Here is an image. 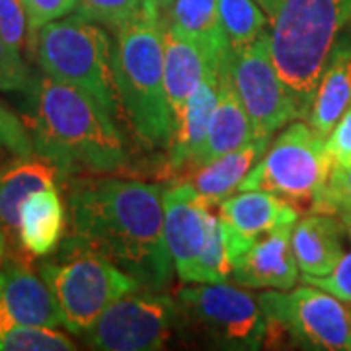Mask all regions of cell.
<instances>
[{
  "instance_id": "obj_1",
  "label": "cell",
  "mask_w": 351,
  "mask_h": 351,
  "mask_svg": "<svg viewBox=\"0 0 351 351\" xmlns=\"http://www.w3.org/2000/svg\"><path fill=\"white\" fill-rule=\"evenodd\" d=\"M162 193V186L141 180H76L66 237L104 254L138 285L162 291L176 271L164 239Z\"/></svg>"
},
{
  "instance_id": "obj_2",
  "label": "cell",
  "mask_w": 351,
  "mask_h": 351,
  "mask_svg": "<svg viewBox=\"0 0 351 351\" xmlns=\"http://www.w3.org/2000/svg\"><path fill=\"white\" fill-rule=\"evenodd\" d=\"M34 151L55 164L63 176L117 172L129 164L125 141L115 117L82 90L41 76L32 86Z\"/></svg>"
},
{
  "instance_id": "obj_3",
  "label": "cell",
  "mask_w": 351,
  "mask_h": 351,
  "mask_svg": "<svg viewBox=\"0 0 351 351\" xmlns=\"http://www.w3.org/2000/svg\"><path fill=\"white\" fill-rule=\"evenodd\" d=\"M112 75L117 101L135 137L149 149L170 147L174 119L164 84L160 14L145 10L113 29Z\"/></svg>"
},
{
  "instance_id": "obj_4",
  "label": "cell",
  "mask_w": 351,
  "mask_h": 351,
  "mask_svg": "<svg viewBox=\"0 0 351 351\" xmlns=\"http://www.w3.org/2000/svg\"><path fill=\"white\" fill-rule=\"evenodd\" d=\"M350 20L351 0H279L269 49L297 119H306L328 55Z\"/></svg>"
},
{
  "instance_id": "obj_5",
  "label": "cell",
  "mask_w": 351,
  "mask_h": 351,
  "mask_svg": "<svg viewBox=\"0 0 351 351\" xmlns=\"http://www.w3.org/2000/svg\"><path fill=\"white\" fill-rule=\"evenodd\" d=\"M51 256L38 271L55 297L63 326L76 336H84L113 301L141 287L104 254L71 237Z\"/></svg>"
},
{
  "instance_id": "obj_6",
  "label": "cell",
  "mask_w": 351,
  "mask_h": 351,
  "mask_svg": "<svg viewBox=\"0 0 351 351\" xmlns=\"http://www.w3.org/2000/svg\"><path fill=\"white\" fill-rule=\"evenodd\" d=\"M34 51L43 75L82 90L113 117L117 115L112 39L104 25L78 14L53 20L39 27Z\"/></svg>"
},
{
  "instance_id": "obj_7",
  "label": "cell",
  "mask_w": 351,
  "mask_h": 351,
  "mask_svg": "<svg viewBox=\"0 0 351 351\" xmlns=\"http://www.w3.org/2000/svg\"><path fill=\"white\" fill-rule=\"evenodd\" d=\"M330 172L332 156L328 152L326 135L302 119H293L269 143L262 158L242 180L239 191H271L297 209L301 205L306 213L316 195L326 188Z\"/></svg>"
},
{
  "instance_id": "obj_8",
  "label": "cell",
  "mask_w": 351,
  "mask_h": 351,
  "mask_svg": "<svg viewBox=\"0 0 351 351\" xmlns=\"http://www.w3.org/2000/svg\"><path fill=\"white\" fill-rule=\"evenodd\" d=\"M267 320L265 341H289L318 351H351V306L316 285L256 295Z\"/></svg>"
},
{
  "instance_id": "obj_9",
  "label": "cell",
  "mask_w": 351,
  "mask_h": 351,
  "mask_svg": "<svg viewBox=\"0 0 351 351\" xmlns=\"http://www.w3.org/2000/svg\"><path fill=\"white\" fill-rule=\"evenodd\" d=\"M180 320L197 328L211 343L254 351L265 343L267 320L258 297L237 285L193 283L176 291Z\"/></svg>"
},
{
  "instance_id": "obj_10",
  "label": "cell",
  "mask_w": 351,
  "mask_h": 351,
  "mask_svg": "<svg viewBox=\"0 0 351 351\" xmlns=\"http://www.w3.org/2000/svg\"><path fill=\"white\" fill-rule=\"evenodd\" d=\"M180 311L160 289L137 287L113 301L82 336L100 351H156L172 339Z\"/></svg>"
},
{
  "instance_id": "obj_11",
  "label": "cell",
  "mask_w": 351,
  "mask_h": 351,
  "mask_svg": "<svg viewBox=\"0 0 351 351\" xmlns=\"http://www.w3.org/2000/svg\"><path fill=\"white\" fill-rule=\"evenodd\" d=\"M223 66L250 117L254 137L274 138L279 129L297 119L295 104L271 59L269 29L246 47L226 51Z\"/></svg>"
},
{
  "instance_id": "obj_12",
  "label": "cell",
  "mask_w": 351,
  "mask_h": 351,
  "mask_svg": "<svg viewBox=\"0 0 351 351\" xmlns=\"http://www.w3.org/2000/svg\"><path fill=\"white\" fill-rule=\"evenodd\" d=\"M164 239L178 277L188 283L189 274L213 234L219 217L213 205L186 182L164 188Z\"/></svg>"
},
{
  "instance_id": "obj_13",
  "label": "cell",
  "mask_w": 351,
  "mask_h": 351,
  "mask_svg": "<svg viewBox=\"0 0 351 351\" xmlns=\"http://www.w3.org/2000/svg\"><path fill=\"white\" fill-rule=\"evenodd\" d=\"M12 324L63 326L51 289L22 254H8L0 265V328Z\"/></svg>"
},
{
  "instance_id": "obj_14",
  "label": "cell",
  "mask_w": 351,
  "mask_h": 351,
  "mask_svg": "<svg viewBox=\"0 0 351 351\" xmlns=\"http://www.w3.org/2000/svg\"><path fill=\"white\" fill-rule=\"evenodd\" d=\"M299 209L271 191L246 189L219 203V219L232 262L263 234L281 225H295Z\"/></svg>"
},
{
  "instance_id": "obj_15",
  "label": "cell",
  "mask_w": 351,
  "mask_h": 351,
  "mask_svg": "<svg viewBox=\"0 0 351 351\" xmlns=\"http://www.w3.org/2000/svg\"><path fill=\"white\" fill-rule=\"evenodd\" d=\"M295 225H281L263 234L232 262V279L246 289L287 291L299 281V265L291 246Z\"/></svg>"
},
{
  "instance_id": "obj_16",
  "label": "cell",
  "mask_w": 351,
  "mask_h": 351,
  "mask_svg": "<svg viewBox=\"0 0 351 351\" xmlns=\"http://www.w3.org/2000/svg\"><path fill=\"white\" fill-rule=\"evenodd\" d=\"M164 24V84L174 119V129L191 94L197 90L211 64L221 63L225 55L209 51L197 39ZM174 137V135H172Z\"/></svg>"
},
{
  "instance_id": "obj_17",
  "label": "cell",
  "mask_w": 351,
  "mask_h": 351,
  "mask_svg": "<svg viewBox=\"0 0 351 351\" xmlns=\"http://www.w3.org/2000/svg\"><path fill=\"white\" fill-rule=\"evenodd\" d=\"M63 180V172L49 158L36 151L24 156H14L0 166V223L4 226L10 250L14 246L10 254H20L18 217L22 203L29 193L49 186H59Z\"/></svg>"
},
{
  "instance_id": "obj_18",
  "label": "cell",
  "mask_w": 351,
  "mask_h": 351,
  "mask_svg": "<svg viewBox=\"0 0 351 351\" xmlns=\"http://www.w3.org/2000/svg\"><path fill=\"white\" fill-rule=\"evenodd\" d=\"M291 246L302 277H324L346 250V230L338 215L306 211L291 230Z\"/></svg>"
},
{
  "instance_id": "obj_19",
  "label": "cell",
  "mask_w": 351,
  "mask_h": 351,
  "mask_svg": "<svg viewBox=\"0 0 351 351\" xmlns=\"http://www.w3.org/2000/svg\"><path fill=\"white\" fill-rule=\"evenodd\" d=\"M66 226V209L57 186L27 195L18 217V252L25 258H47L59 248Z\"/></svg>"
},
{
  "instance_id": "obj_20",
  "label": "cell",
  "mask_w": 351,
  "mask_h": 351,
  "mask_svg": "<svg viewBox=\"0 0 351 351\" xmlns=\"http://www.w3.org/2000/svg\"><path fill=\"white\" fill-rule=\"evenodd\" d=\"M351 108V36H339L318 78L306 123L330 135L341 115Z\"/></svg>"
},
{
  "instance_id": "obj_21",
  "label": "cell",
  "mask_w": 351,
  "mask_h": 351,
  "mask_svg": "<svg viewBox=\"0 0 351 351\" xmlns=\"http://www.w3.org/2000/svg\"><path fill=\"white\" fill-rule=\"evenodd\" d=\"M254 138L256 137H254L250 117L244 110L242 101L239 100L234 88L226 76L225 66L221 63V90H219V100L215 106L213 119H211V125L201 149L186 164V170H193L203 164L213 162L219 156L237 151Z\"/></svg>"
},
{
  "instance_id": "obj_22",
  "label": "cell",
  "mask_w": 351,
  "mask_h": 351,
  "mask_svg": "<svg viewBox=\"0 0 351 351\" xmlns=\"http://www.w3.org/2000/svg\"><path fill=\"white\" fill-rule=\"evenodd\" d=\"M223 63V61H221ZM221 63L211 64L207 75L203 76L197 90L191 94L184 112L180 115L170 143V170H182L199 151L213 119L215 106L221 90Z\"/></svg>"
},
{
  "instance_id": "obj_23",
  "label": "cell",
  "mask_w": 351,
  "mask_h": 351,
  "mask_svg": "<svg viewBox=\"0 0 351 351\" xmlns=\"http://www.w3.org/2000/svg\"><path fill=\"white\" fill-rule=\"evenodd\" d=\"M269 143L271 138H254L248 145L226 152L213 162L189 170V176L182 182L189 184L207 203L219 205L234 191H239L242 180L254 168V164L262 158Z\"/></svg>"
},
{
  "instance_id": "obj_24",
  "label": "cell",
  "mask_w": 351,
  "mask_h": 351,
  "mask_svg": "<svg viewBox=\"0 0 351 351\" xmlns=\"http://www.w3.org/2000/svg\"><path fill=\"white\" fill-rule=\"evenodd\" d=\"M162 20L178 32L197 39L209 51L219 55L226 53L219 18V0H174Z\"/></svg>"
},
{
  "instance_id": "obj_25",
  "label": "cell",
  "mask_w": 351,
  "mask_h": 351,
  "mask_svg": "<svg viewBox=\"0 0 351 351\" xmlns=\"http://www.w3.org/2000/svg\"><path fill=\"white\" fill-rule=\"evenodd\" d=\"M226 51L254 43L267 29V16L254 0H219Z\"/></svg>"
},
{
  "instance_id": "obj_26",
  "label": "cell",
  "mask_w": 351,
  "mask_h": 351,
  "mask_svg": "<svg viewBox=\"0 0 351 351\" xmlns=\"http://www.w3.org/2000/svg\"><path fill=\"white\" fill-rule=\"evenodd\" d=\"M76 343L64 332L49 326L0 328V351H73Z\"/></svg>"
},
{
  "instance_id": "obj_27",
  "label": "cell",
  "mask_w": 351,
  "mask_h": 351,
  "mask_svg": "<svg viewBox=\"0 0 351 351\" xmlns=\"http://www.w3.org/2000/svg\"><path fill=\"white\" fill-rule=\"evenodd\" d=\"M232 277V258L226 246L225 228L219 223L215 225L213 234L195 262L188 283H225Z\"/></svg>"
},
{
  "instance_id": "obj_28",
  "label": "cell",
  "mask_w": 351,
  "mask_h": 351,
  "mask_svg": "<svg viewBox=\"0 0 351 351\" xmlns=\"http://www.w3.org/2000/svg\"><path fill=\"white\" fill-rule=\"evenodd\" d=\"M330 213L338 215L346 230V250L339 258L338 265L324 277H301L304 283L324 289L338 299L351 302V203H336Z\"/></svg>"
},
{
  "instance_id": "obj_29",
  "label": "cell",
  "mask_w": 351,
  "mask_h": 351,
  "mask_svg": "<svg viewBox=\"0 0 351 351\" xmlns=\"http://www.w3.org/2000/svg\"><path fill=\"white\" fill-rule=\"evenodd\" d=\"M76 14L90 22L117 29L145 10H154L149 0H78ZM156 12V10H154Z\"/></svg>"
},
{
  "instance_id": "obj_30",
  "label": "cell",
  "mask_w": 351,
  "mask_h": 351,
  "mask_svg": "<svg viewBox=\"0 0 351 351\" xmlns=\"http://www.w3.org/2000/svg\"><path fill=\"white\" fill-rule=\"evenodd\" d=\"M34 152L32 131L16 113L0 100V156H24Z\"/></svg>"
},
{
  "instance_id": "obj_31",
  "label": "cell",
  "mask_w": 351,
  "mask_h": 351,
  "mask_svg": "<svg viewBox=\"0 0 351 351\" xmlns=\"http://www.w3.org/2000/svg\"><path fill=\"white\" fill-rule=\"evenodd\" d=\"M0 39L24 55L29 39V24L22 0H0Z\"/></svg>"
},
{
  "instance_id": "obj_32",
  "label": "cell",
  "mask_w": 351,
  "mask_h": 351,
  "mask_svg": "<svg viewBox=\"0 0 351 351\" xmlns=\"http://www.w3.org/2000/svg\"><path fill=\"white\" fill-rule=\"evenodd\" d=\"M34 86L24 55L0 39V92H29Z\"/></svg>"
},
{
  "instance_id": "obj_33",
  "label": "cell",
  "mask_w": 351,
  "mask_h": 351,
  "mask_svg": "<svg viewBox=\"0 0 351 351\" xmlns=\"http://www.w3.org/2000/svg\"><path fill=\"white\" fill-rule=\"evenodd\" d=\"M336 203H351V164L332 166L326 188L316 195L308 211L330 213Z\"/></svg>"
},
{
  "instance_id": "obj_34",
  "label": "cell",
  "mask_w": 351,
  "mask_h": 351,
  "mask_svg": "<svg viewBox=\"0 0 351 351\" xmlns=\"http://www.w3.org/2000/svg\"><path fill=\"white\" fill-rule=\"evenodd\" d=\"M76 2L78 0H22L25 14H27L32 47H34V38L39 32V27H43L53 20L69 16L76 8Z\"/></svg>"
},
{
  "instance_id": "obj_35",
  "label": "cell",
  "mask_w": 351,
  "mask_h": 351,
  "mask_svg": "<svg viewBox=\"0 0 351 351\" xmlns=\"http://www.w3.org/2000/svg\"><path fill=\"white\" fill-rule=\"evenodd\" d=\"M328 152L332 156V166L351 164V108L341 115L336 127L326 137Z\"/></svg>"
},
{
  "instance_id": "obj_36",
  "label": "cell",
  "mask_w": 351,
  "mask_h": 351,
  "mask_svg": "<svg viewBox=\"0 0 351 351\" xmlns=\"http://www.w3.org/2000/svg\"><path fill=\"white\" fill-rule=\"evenodd\" d=\"M254 2L265 12L267 20H271V18L276 16L277 8H279V0H254Z\"/></svg>"
},
{
  "instance_id": "obj_37",
  "label": "cell",
  "mask_w": 351,
  "mask_h": 351,
  "mask_svg": "<svg viewBox=\"0 0 351 351\" xmlns=\"http://www.w3.org/2000/svg\"><path fill=\"white\" fill-rule=\"evenodd\" d=\"M149 2H151L152 8H154V10L164 18V16L168 14V10H170V6H172V2H174V0H149Z\"/></svg>"
},
{
  "instance_id": "obj_38",
  "label": "cell",
  "mask_w": 351,
  "mask_h": 351,
  "mask_svg": "<svg viewBox=\"0 0 351 351\" xmlns=\"http://www.w3.org/2000/svg\"><path fill=\"white\" fill-rule=\"evenodd\" d=\"M6 256H8V239H6L4 226L0 223V265L6 260Z\"/></svg>"
}]
</instances>
